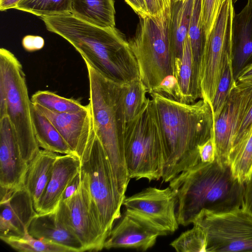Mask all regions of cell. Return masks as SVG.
Here are the masks:
<instances>
[{
	"mask_svg": "<svg viewBox=\"0 0 252 252\" xmlns=\"http://www.w3.org/2000/svg\"><path fill=\"white\" fill-rule=\"evenodd\" d=\"M32 119L35 136L40 147L63 154H75L49 120L32 102Z\"/></svg>",
	"mask_w": 252,
	"mask_h": 252,
	"instance_id": "obj_24",
	"label": "cell"
},
{
	"mask_svg": "<svg viewBox=\"0 0 252 252\" xmlns=\"http://www.w3.org/2000/svg\"><path fill=\"white\" fill-rule=\"evenodd\" d=\"M177 203L176 193L169 186L165 189L150 187L126 197L123 205L125 210L144 219L165 236L178 228L175 212Z\"/></svg>",
	"mask_w": 252,
	"mask_h": 252,
	"instance_id": "obj_13",
	"label": "cell"
},
{
	"mask_svg": "<svg viewBox=\"0 0 252 252\" xmlns=\"http://www.w3.org/2000/svg\"><path fill=\"white\" fill-rule=\"evenodd\" d=\"M22 43L26 51L33 52L40 50L44 47V40L40 36L28 35L23 38Z\"/></svg>",
	"mask_w": 252,
	"mask_h": 252,
	"instance_id": "obj_37",
	"label": "cell"
},
{
	"mask_svg": "<svg viewBox=\"0 0 252 252\" xmlns=\"http://www.w3.org/2000/svg\"><path fill=\"white\" fill-rule=\"evenodd\" d=\"M149 15L159 16L171 9V0H145Z\"/></svg>",
	"mask_w": 252,
	"mask_h": 252,
	"instance_id": "obj_35",
	"label": "cell"
},
{
	"mask_svg": "<svg viewBox=\"0 0 252 252\" xmlns=\"http://www.w3.org/2000/svg\"><path fill=\"white\" fill-rule=\"evenodd\" d=\"M21 0H0V10L5 11L10 9H15L18 3Z\"/></svg>",
	"mask_w": 252,
	"mask_h": 252,
	"instance_id": "obj_43",
	"label": "cell"
},
{
	"mask_svg": "<svg viewBox=\"0 0 252 252\" xmlns=\"http://www.w3.org/2000/svg\"><path fill=\"white\" fill-rule=\"evenodd\" d=\"M40 18L49 31L69 42L85 62L106 78L122 84L139 78L128 41L115 27H99L71 12Z\"/></svg>",
	"mask_w": 252,
	"mask_h": 252,
	"instance_id": "obj_2",
	"label": "cell"
},
{
	"mask_svg": "<svg viewBox=\"0 0 252 252\" xmlns=\"http://www.w3.org/2000/svg\"><path fill=\"white\" fill-rule=\"evenodd\" d=\"M238 0H233L234 4L236 3Z\"/></svg>",
	"mask_w": 252,
	"mask_h": 252,
	"instance_id": "obj_45",
	"label": "cell"
},
{
	"mask_svg": "<svg viewBox=\"0 0 252 252\" xmlns=\"http://www.w3.org/2000/svg\"><path fill=\"white\" fill-rule=\"evenodd\" d=\"M73 0H21L15 9L37 16L61 15L72 11Z\"/></svg>",
	"mask_w": 252,
	"mask_h": 252,
	"instance_id": "obj_28",
	"label": "cell"
},
{
	"mask_svg": "<svg viewBox=\"0 0 252 252\" xmlns=\"http://www.w3.org/2000/svg\"><path fill=\"white\" fill-rule=\"evenodd\" d=\"M183 232L170 243V246L178 252H204L206 239L202 230L197 226Z\"/></svg>",
	"mask_w": 252,
	"mask_h": 252,
	"instance_id": "obj_32",
	"label": "cell"
},
{
	"mask_svg": "<svg viewBox=\"0 0 252 252\" xmlns=\"http://www.w3.org/2000/svg\"><path fill=\"white\" fill-rule=\"evenodd\" d=\"M94 132L109 159L119 192L125 198L130 180L124 154L126 123L122 109L124 85L109 80L85 62Z\"/></svg>",
	"mask_w": 252,
	"mask_h": 252,
	"instance_id": "obj_4",
	"label": "cell"
},
{
	"mask_svg": "<svg viewBox=\"0 0 252 252\" xmlns=\"http://www.w3.org/2000/svg\"><path fill=\"white\" fill-rule=\"evenodd\" d=\"M252 125V103L238 130L233 145L249 131Z\"/></svg>",
	"mask_w": 252,
	"mask_h": 252,
	"instance_id": "obj_39",
	"label": "cell"
},
{
	"mask_svg": "<svg viewBox=\"0 0 252 252\" xmlns=\"http://www.w3.org/2000/svg\"><path fill=\"white\" fill-rule=\"evenodd\" d=\"M193 0L171 1L169 33L172 75L177 78L185 42L188 37Z\"/></svg>",
	"mask_w": 252,
	"mask_h": 252,
	"instance_id": "obj_21",
	"label": "cell"
},
{
	"mask_svg": "<svg viewBox=\"0 0 252 252\" xmlns=\"http://www.w3.org/2000/svg\"><path fill=\"white\" fill-rule=\"evenodd\" d=\"M31 102L58 113L76 112L85 109L79 101L61 96L49 91H38L32 96Z\"/></svg>",
	"mask_w": 252,
	"mask_h": 252,
	"instance_id": "obj_29",
	"label": "cell"
},
{
	"mask_svg": "<svg viewBox=\"0 0 252 252\" xmlns=\"http://www.w3.org/2000/svg\"><path fill=\"white\" fill-rule=\"evenodd\" d=\"M153 100L163 149L161 179L169 182L200 161L198 146L212 135L214 118L210 105L201 99L185 103L150 94Z\"/></svg>",
	"mask_w": 252,
	"mask_h": 252,
	"instance_id": "obj_1",
	"label": "cell"
},
{
	"mask_svg": "<svg viewBox=\"0 0 252 252\" xmlns=\"http://www.w3.org/2000/svg\"><path fill=\"white\" fill-rule=\"evenodd\" d=\"M169 186L176 193L179 224L192 223L202 209L221 212L241 207L244 184L233 177L229 166L200 161L172 179Z\"/></svg>",
	"mask_w": 252,
	"mask_h": 252,
	"instance_id": "obj_3",
	"label": "cell"
},
{
	"mask_svg": "<svg viewBox=\"0 0 252 252\" xmlns=\"http://www.w3.org/2000/svg\"><path fill=\"white\" fill-rule=\"evenodd\" d=\"M81 183L80 170L68 182L62 195L61 201H64L70 197L78 189Z\"/></svg>",
	"mask_w": 252,
	"mask_h": 252,
	"instance_id": "obj_38",
	"label": "cell"
},
{
	"mask_svg": "<svg viewBox=\"0 0 252 252\" xmlns=\"http://www.w3.org/2000/svg\"><path fill=\"white\" fill-rule=\"evenodd\" d=\"M252 103V84L237 81L222 110L214 120L212 136L215 160L220 165L229 166L230 151Z\"/></svg>",
	"mask_w": 252,
	"mask_h": 252,
	"instance_id": "obj_12",
	"label": "cell"
},
{
	"mask_svg": "<svg viewBox=\"0 0 252 252\" xmlns=\"http://www.w3.org/2000/svg\"><path fill=\"white\" fill-rule=\"evenodd\" d=\"M203 232L205 252H252V213L241 207L202 209L192 220Z\"/></svg>",
	"mask_w": 252,
	"mask_h": 252,
	"instance_id": "obj_9",
	"label": "cell"
},
{
	"mask_svg": "<svg viewBox=\"0 0 252 252\" xmlns=\"http://www.w3.org/2000/svg\"><path fill=\"white\" fill-rule=\"evenodd\" d=\"M146 87L140 78L124 85L122 109L125 123L134 118L143 109L148 97Z\"/></svg>",
	"mask_w": 252,
	"mask_h": 252,
	"instance_id": "obj_26",
	"label": "cell"
},
{
	"mask_svg": "<svg viewBox=\"0 0 252 252\" xmlns=\"http://www.w3.org/2000/svg\"><path fill=\"white\" fill-rule=\"evenodd\" d=\"M58 156L56 153L40 150L28 163L23 185L32 198L34 208L47 187Z\"/></svg>",
	"mask_w": 252,
	"mask_h": 252,
	"instance_id": "obj_22",
	"label": "cell"
},
{
	"mask_svg": "<svg viewBox=\"0 0 252 252\" xmlns=\"http://www.w3.org/2000/svg\"><path fill=\"white\" fill-rule=\"evenodd\" d=\"M232 62L233 58L227 60L217 87L212 106L214 120L220 115L233 88L237 83Z\"/></svg>",
	"mask_w": 252,
	"mask_h": 252,
	"instance_id": "obj_31",
	"label": "cell"
},
{
	"mask_svg": "<svg viewBox=\"0 0 252 252\" xmlns=\"http://www.w3.org/2000/svg\"><path fill=\"white\" fill-rule=\"evenodd\" d=\"M177 79L184 96V103L195 102L192 93L193 61L191 45L188 37L184 48Z\"/></svg>",
	"mask_w": 252,
	"mask_h": 252,
	"instance_id": "obj_30",
	"label": "cell"
},
{
	"mask_svg": "<svg viewBox=\"0 0 252 252\" xmlns=\"http://www.w3.org/2000/svg\"><path fill=\"white\" fill-rule=\"evenodd\" d=\"M242 207L252 213V175L244 184Z\"/></svg>",
	"mask_w": 252,
	"mask_h": 252,
	"instance_id": "obj_40",
	"label": "cell"
},
{
	"mask_svg": "<svg viewBox=\"0 0 252 252\" xmlns=\"http://www.w3.org/2000/svg\"><path fill=\"white\" fill-rule=\"evenodd\" d=\"M124 154L130 179L151 182L162 178V145L152 98L148 97L141 112L126 124Z\"/></svg>",
	"mask_w": 252,
	"mask_h": 252,
	"instance_id": "obj_5",
	"label": "cell"
},
{
	"mask_svg": "<svg viewBox=\"0 0 252 252\" xmlns=\"http://www.w3.org/2000/svg\"><path fill=\"white\" fill-rule=\"evenodd\" d=\"M58 208L48 213H37L28 227V232L35 238L65 246L74 252L85 251L80 240L61 220Z\"/></svg>",
	"mask_w": 252,
	"mask_h": 252,
	"instance_id": "obj_19",
	"label": "cell"
},
{
	"mask_svg": "<svg viewBox=\"0 0 252 252\" xmlns=\"http://www.w3.org/2000/svg\"><path fill=\"white\" fill-rule=\"evenodd\" d=\"M236 80L240 83L252 84V63L248 64L239 73Z\"/></svg>",
	"mask_w": 252,
	"mask_h": 252,
	"instance_id": "obj_42",
	"label": "cell"
},
{
	"mask_svg": "<svg viewBox=\"0 0 252 252\" xmlns=\"http://www.w3.org/2000/svg\"><path fill=\"white\" fill-rule=\"evenodd\" d=\"M125 1L139 17H143L149 15L145 0H125Z\"/></svg>",
	"mask_w": 252,
	"mask_h": 252,
	"instance_id": "obj_41",
	"label": "cell"
},
{
	"mask_svg": "<svg viewBox=\"0 0 252 252\" xmlns=\"http://www.w3.org/2000/svg\"><path fill=\"white\" fill-rule=\"evenodd\" d=\"M80 157L74 154L58 155L50 180L35 209L45 213L56 209L68 182L80 170Z\"/></svg>",
	"mask_w": 252,
	"mask_h": 252,
	"instance_id": "obj_18",
	"label": "cell"
},
{
	"mask_svg": "<svg viewBox=\"0 0 252 252\" xmlns=\"http://www.w3.org/2000/svg\"><path fill=\"white\" fill-rule=\"evenodd\" d=\"M164 234L142 218L126 210L106 238L104 248L133 249L146 251Z\"/></svg>",
	"mask_w": 252,
	"mask_h": 252,
	"instance_id": "obj_15",
	"label": "cell"
},
{
	"mask_svg": "<svg viewBox=\"0 0 252 252\" xmlns=\"http://www.w3.org/2000/svg\"><path fill=\"white\" fill-rule=\"evenodd\" d=\"M0 238L24 235L36 214L32 198L24 185L0 187Z\"/></svg>",
	"mask_w": 252,
	"mask_h": 252,
	"instance_id": "obj_14",
	"label": "cell"
},
{
	"mask_svg": "<svg viewBox=\"0 0 252 252\" xmlns=\"http://www.w3.org/2000/svg\"><path fill=\"white\" fill-rule=\"evenodd\" d=\"M80 158L81 180L97 207L108 237L115 221L122 216L121 208L125 198L119 191L109 159L94 130Z\"/></svg>",
	"mask_w": 252,
	"mask_h": 252,
	"instance_id": "obj_7",
	"label": "cell"
},
{
	"mask_svg": "<svg viewBox=\"0 0 252 252\" xmlns=\"http://www.w3.org/2000/svg\"><path fill=\"white\" fill-rule=\"evenodd\" d=\"M226 0H201V20L205 41L210 34Z\"/></svg>",
	"mask_w": 252,
	"mask_h": 252,
	"instance_id": "obj_33",
	"label": "cell"
},
{
	"mask_svg": "<svg viewBox=\"0 0 252 252\" xmlns=\"http://www.w3.org/2000/svg\"><path fill=\"white\" fill-rule=\"evenodd\" d=\"M231 173L239 183L245 184L252 175V125L232 147L229 156Z\"/></svg>",
	"mask_w": 252,
	"mask_h": 252,
	"instance_id": "obj_25",
	"label": "cell"
},
{
	"mask_svg": "<svg viewBox=\"0 0 252 252\" xmlns=\"http://www.w3.org/2000/svg\"><path fill=\"white\" fill-rule=\"evenodd\" d=\"M33 105L49 120L73 153L80 157L94 131L89 104L85 109L72 113L56 112L40 105Z\"/></svg>",
	"mask_w": 252,
	"mask_h": 252,
	"instance_id": "obj_16",
	"label": "cell"
},
{
	"mask_svg": "<svg viewBox=\"0 0 252 252\" xmlns=\"http://www.w3.org/2000/svg\"><path fill=\"white\" fill-rule=\"evenodd\" d=\"M233 0L223 3L205 40L199 72L201 98L212 106L218 86L227 60L233 58Z\"/></svg>",
	"mask_w": 252,
	"mask_h": 252,
	"instance_id": "obj_10",
	"label": "cell"
},
{
	"mask_svg": "<svg viewBox=\"0 0 252 252\" xmlns=\"http://www.w3.org/2000/svg\"><path fill=\"white\" fill-rule=\"evenodd\" d=\"M58 212L61 220L81 242L85 251H99L104 248L107 237L97 207L82 180L80 186L70 197L60 201Z\"/></svg>",
	"mask_w": 252,
	"mask_h": 252,
	"instance_id": "obj_11",
	"label": "cell"
},
{
	"mask_svg": "<svg viewBox=\"0 0 252 252\" xmlns=\"http://www.w3.org/2000/svg\"><path fill=\"white\" fill-rule=\"evenodd\" d=\"M0 238L14 250L20 252H74L65 246L35 238L29 234L28 230L21 237Z\"/></svg>",
	"mask_w": 252,
	"mask_h": 252,
	"instance_id": "obj_27",
	"label": "cell"
},
{
	"mask_svg": "<svg viewBox=\"0 0 252 252\" xmlns=\"http://www.w3.org/2000/svg\"><path fill=\"white\" fill-rule=\"evenodd\" d=\"M71 13L99 27H115L114 0H73Z\"/></svg>",
	"mask_w": 252,
	"mask_h": 252,
	"instance_id": "obj_23",
	"label": "cell"
},
{
	"mask_svg": "<svg viewBox=\"0 0 252 252\" xmlns=\"http://www.w3.org/2000/svg\"><path fill=\"white\" fill-rule=\"evenodd\" d=\"M170 18V10L159 16L140 17L136 32L128 41L138 63L139 78L148 93L172 74Z\"/></svg>",
	"mask_w": 252,
	"mask_h": 252,
	"instance_id": "obj_6",
	"label": "cell"
},
{
	"mask_svg": "<svg viewBox=\"0 0 252 252\" xmlns=\"http://www.w3.org/2000/svg\"><path fill=\"white\" fill-rule=\"evenodd\" d=\"M198 152L202 162L211 163L215 160V151L212 136L203 144L198 146Z\"/></svg>",
	"mask_w": 252,
	"mask_h": 252,
	"instance_id": "obj_36",
	"label": "cell"
},
{
	"mask_svg": "<svg viewBox=\"0 0 252 252\" xmlns=\"http://www.w3.org/2000/svg\"><path fill=\"white\" fill-rule=\"evenodd\" d=\"M148 93H157L166 98L184 103L178 79L172 74L166 76Z\"/></svg>",
	"mask_w": 252,
	"mask_h": 252,
	"instance_id": "obj_34",
	"label": "cell"
},
{
	"mask_svg": "<svg viewBox=\"0 0 252 252\" xmlns=\"http://www.w3.org/2000/svg\"><path fill=\"white\" fill-rule=\"evenodd\" d=\"M28 163L23 158L13 126L7 116L0 118V186L23 185Z\"/></svg>",
	"mask_w": 252,
	"mask_h": 252,
	"instance_id": "obj_17",
	"label": "cell"
},
{
	"mask_svg": "<svg viewBox=\"0 0 252 252\" xmlns=\"http://www.w3.org/2000/svg\"><path fill=\"white\" fill-rule=\"evenodd\" d=\"M181 0H171V1H181Z\"/></svg>",
	"mask_w": 252,
	"mask_h": 252,
	"instance_id": "obj_44",
	"label": "cell"
},
{
	"mask_svg": "<svg viewBox=\"0 0 252 252\" xmlns=\"http://www.w3.org/2000/svg\"><path fill=\"white\" fill-rule=\"evenodd\" d=\"M252 60V0L239 13L233 22V67L236 79Z\"/></svg>",
	"mask_w": 252,
	"mask_h": 252,
	"instance_id": "obj_20",
	"label": "cell"
},
{
	"mask_svg": "<svg viewBox=\"0 0 252 252\" xmlns=\"http://www.w3.org/2000/svg\"><path fill=\"white\" fill-rule=\"evenodd\" d=\"M0 81L6 91L7 116L22 158L28 163L40 151L33 128L32 102L22 64L12 53L3 48L0 49Z\"/></svg>",
	"mask_w": 252,
	"mask_h": 252,
	"instance_id": "obj_8",
	"label": "cell"
}]
</instances>
